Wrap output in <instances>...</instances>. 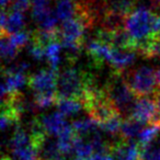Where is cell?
I'll list each match as a JSON object with an SVG mask.
<instances>
[{
  "label": "cell",
  "instance_id": "obj_10",
  "mask_svg": "<svg viewBox=\"0 0 160 160\" xmlns=\"http://www.w3.org/2000/svg\"><path fill=\"white\" fill-rule=\"evenodd\" d=\"M81 0H57L55 13L62 23L77 18L81 14Z\"/></svg>",
  "mask_w": 160,
  "mask_h": 160
},
{
  "label": "cell",
  "instance_id": "obj_34",
  "mask_svg": "<svg viewBox=\"0 0 160 160\" xmlns=\"http://www.w3.org/2000/svg\"><path fill=\"white\" fill-rule=\"evenodd\" d=\"M1 160H16V159H12L11 157H9V156L7 155H3L2 158H1Z\"/></svg>",
  "mask_w": 160,
  "mask_h": 160
},
{
  "label": "cell",
  "instance_id": "obj_28",
  "mask_svg": "<svg viewBox=\"0 0 160 160\" xmlns=\"http://www.w3.org/2000/svg\"><path fill=\"white\" fill-rule=\"evenodd\" d=\"M30 6H32V0H12L11 9L24 12L29 9Z\"/></svg>",
  "mask_w": 160,
  "mask_h": 160
},
{
  "label": "cell",
  "instance_id": "obj_30",
  "mask_svg": "<svg viewBox=\"0 0 160 160\" xmlns=\"http://www.w3.org/2000/svg\"><path fill=\"white\" fill-rule=\"evenodd\" d=\"M156 102H157V111H158V115H157V122H156V125L160 126V94L156 97Z\"/></svg>",
  "mask_w": 160,
  "mask_h": 160
},
{
  "label": "cell",
  "instance_id": "obj_23",
  "mask_svg": "<svg viewBox=\"0 0 160 160\" xmlns=\"http://www.w3.org/2000/svg\"><path fill=\"white\" fill-rule=\"evenodd\" d=\"M122 116L121 115H115L110 120L105 121L104 123L100 124L101 131L105 132V133L110 134L113 136H118L120 137V132H121V126H122Z\"/></svg>",
  "mask_w": 160,
  "mask_h": 160
},
{
  "label": "cell",
  "instance_id": "obj_17",
  "mask_svg": "<svg viewBox=\"0 0 160 160\" xmlns=\"http://www.w3.org/2000/svg\"><path fill=\"white\" fill-rule=\"evenodd\" d=\"M56 107H57V111L64 116H73L83 109L82 102L76 100V99L58 98L57 102H56Z\"/></svg>",
  "mask_w": 160,
  "mask_h": 160
},
{
  "label": "cell",
  "instance_id": "obj_11",
  "mask_svg": "<svg viewBox=\"0 0 160 160\" xmlns=\"http://www.w3.org/2000/svg\"><path fill=\"white\" fill-rule=\"evenodd\" d=\"M135 60V52L125 51L112 47V52L109 57V65L112 67L113 71L124 72L128 66H131Z\"/></svg>",
  "mask_w": 160,
  "mask_h": 160
},
{
  "label": "cell",
  "instance_id": "obj_12",
  "mask_svg": "<svg viewBox=\"0 0 160 160\" xmlns=\"http://www.w3.org/2000/svg\"><path fill=\"white\" fill-rule=\"evenodd\" d=\"M111 52L112 46L104 44L96 38L90 41L87 45V53L96 67H100L103 62H108Z\"/></svg>",
  "mask_w": 160,
  "mask_h": 160
},
{
  "label": "cell",
  "instance_id": "obj_29",
  "mask_svg": "<svg viewBox=\"0 0 160 160\" xmlns=\"http://www.w3.org/2000/svg\"><path fill=\"white\" fill-rule=\"evenodd\" d=\"M89 160H114L111 153H93Z\"/></svg>",
  "mask_w": 160,
  "mask_h": 160
},
{
  "label": "cell",
  "instance_id": "obj_7",
  "mask_svg": "<svg viewBox=\"0 0 160 160\" xmlns=\"http://www.w3.org/2000/svg\"><path fill=\"white\" fill-rule=\"evenodd\" d=\"M110 153L114 160H140L142 149L137 142L124 140L118 138L116 142H111Z\"/></svg>",
  "mask_w": 160,
  "mask_h": 160
},
{
  "label": "cell",
  "instance_id": "obj_27",
  "mask_svg": "<svg viewBox=\"0 0 160 160\" xmlns=\"http://www.w3.org/2000/svg\"><path fill=\"white\" fill-rule=\"evenodd\" d=\"M140 160H160V146L150 145L142 150V159Z\"/></svg>",
  "mask_w": 160,
  "mask_h": 160
},
{
  "label": "cell",
  "instance_id": "obj_35",
  "mask_svg": "<svg viewBox=\"0 0 160 160\" xmlns=\"http://www.w3.org/2000/svg\"><path fill=\"white\" fill-rule=\"evenodd\" d=\"M72 160H89V159H83V158H78V157H75Z\"/></svg>",
  "mask_w": 160,
  "mask_h": 160
},
{
  "label": "cell",
  "instance_id": "obj_2",
  "mask_svg": "<svg viewBox=\"0 0 160 160\" xmlns=\"http://www.w3.org/2000/svg\"><path fill=\"white\" fill-rule=\"evenodd\" d=\"M103 89L118 113L121 116H126V118H129L137 97L126 83L123 72L112 70Z\"/></svg>",
  "mask_w": 160,
  "mask_h": 160
},
{
  "label": "cell",
  "instance_id": "obj_26",
  "mask_svg": "<svg viewBox=\"0 0 160 160\" xmlns=\"http://www.w3.org/2000/svg\"><path fill=\"white\" fill-rule=\"evenodd\" d=\"M45 49H46V47L42 46L41 44L34 42V41H31V45H30V47H29V54L31 55V57L33 58L34 60L42 62L44 58H46Z\"/></svg>",
  "mask_w": 160,
  "mask_h": 160
},
{
  "label": "cell",
  "instance_id": "obj_5",
  "mask_svg": "<svg viewBox=\"0 0 160 160\" xmlns=\"http://www.w3.org/2000/svg\"><path fill=\"white\" fill-rule=\"evenodd\" d=\"M58 75V71L53 69L41 70L30 76L28 86L34 92V94L57 93Z\"/></svg>",
  "mask_w": 160,
  "mask_h": 160
},
{
  "label": "cell",
  "instance_id": "obj_13",
  "mask_svg": "<svg viewBox=\"0 0 160 160\" xmlns=\"http://www.w3.org/2000/svg\"><path fill=\"white\" fill-rule=\"evenodd\" d=\"M135 3L136 0H104L105 14L112 13L126 18L132 11L135 10Z\"/></svg>",
  "mask_w": 160,
  "mask_h": 160
},
{
  "label": "cell",
  "instance_id": "obj_3",
  "mask_svg": "<svg viewBox=\"0 0 160 160\" xmlns=\"http://www.w3.org/2000/svg\"><path fill=\"white\" fill-rule=\"evenodd\" d=\"M125 81L135 93L137 98L144 97H157L160 94V88L158 86L156 70L151 67L142 66L123 72Z\"/></svg>",
  "mask_w": 160,
  "mask_h": 160
},
{
  "label": "cell",
  "instance_id": "obj_19",
  "mask_svg": "<svg viewBox=\"0 0 160 160\" xmlns=\"http://www.w3.org/2000/svg\"><path fill=\"white\" fill-rule=\"evenodd\" d=\"M72 152L75 153V156L78 158L89 159L94 153V150L89 140L86 139V138L79 137V136H76L75 142H73Z\"/></svg>",
  "mask_w": 160,
  "mask_h": 160
},
{
  "label": "cell",
  "instance_id": "obj_31",
  "mask_svg": "<svg viewBox=\"0 0 160 160\" xmlns=\"http://www.w3.org/2000/svg\"><path fill=\"white\" fill-rule=\"evenodd\" d=\"M12 5V0H1L2 10H8V7Z\"/></svg>",
  "mask_w": 160,
  "mask_h": 160
},
{
  "label": "cell",
  "instance_id": "obj_33",
  "mask_svg": "<svg viewBox=\"0 0 160 160\" xmlns=\"http://www.w3.org/2000/svg\"><path fill=\"white\" fill-rule=\"evenodd\" d=\"M151 5L156 8H160V0H150Z\"/></svg>",
  "mask_w": 160,
  "mask_h": 160
},
{
  "label": "cell",
  "instance_id": "obj_36",
  "mask_svg": "<svg viewBox=\"0 0 160 160\" xmlns=\"http://www.w3.org/2000/svg\"><path fill=\"white\" fill-rule=\"evenodd\" d=\"M159 142H160V140H159Z\"/></svg>",
  "mask_w": 160,
  "mask_h": 160
},
{
  "label": "cell",
  "instance_id": "obj_22",
  "mask_svg": "<svg viewBox=\"0 0 160 160\" xmlns=\"http://www.w3.org/2000/svg\"><path fill=\"white\" fill-rule=\"evenodd\" d=\"M19 49L14 46L7 35H1V56L5 62H11L17 57Z\"/></svg>",
  "mask_w": 160,
  "mask_h": 160
},
{
  "label": "cell",
  "instance_id": "obj_6",
  "mask_svg": "<svg viewBox=\"0 0 160 160\" xmlns=\"http://www.w3.org/2000/svg\"><path fill=\"white\" fill-rule=\"evenodd\" d=\"M157 115L158 111L156 99L144 97L137 98L129 118H135L136 121L145 125H156Z\"/></svg>",
  "mask_w": 160,
  "mask_h": 160
},
{
  "label": "cell",
  "instance_id": "obj_16",
  "mask_svg": "<svg viewBox=\"0 0 160 160\" xmlns=\"http://www.w3.org/2000/svg\"><path fill=\"white\" fill-rule=\"evenodd\" d=\"M144 128L145 124L138 122L133 118H127L123 120L120 132V138L124 140H133L135 137H138L140 132Z\"/></svg>",
  "mask_w": 160,
  "mask_h": 160
},
{
  "label": "cell",
  "instance_id": "obj_9",
  "mask_svg": "<svg viewBox=\"0 0 160 160\" xmlns=\"http://www.w3.org/2000/svg\"><path fill=\"white\" fill-rule=\"evenodd\" d=\"M38 121L43 131L48 136H52V137L59 135V133L67 125L65 116L58 111L55 112V113L47 114V115L38 118Z\"/></svg>",
  "mask_w": 160,
  "mask_h": 160
},
{
  "label": "cell",
  "instance_id": "obj_8",
  "mask_svg": "<svg viewBox=\"0 0 160 160\" xmlns=\"http://www.w3.org/2000/svg\"><path fill=\"white\" fill-rule=\"evenodd\" d=\"M25 25L22 11L16 9L2 10L1 13V35L10 36L14 33L23 31Z\"/></svg>",
  "mask_w": 160,
  "mask_h": 160
},
{
  "label": "cell",
  "instance_id": "obj_20",
  "mask_svg": "<svg viewBox=\"0 0 160 160\" xmlns=\"http://www.w3.org/2000/svg\"><path fill=\"white\" fill-rule=\"evenodd\" d=\"M62 44L59 41H55V42L51 43L45 49V55H46V59L48 62L51 69L53 70H57L58 65L60 62V51H62Z\"/></svg>",
  "mask_w": 160,
  "mask_h": 160
},
{
  "label": "cell",
  "instance_id": "obj_4",
  "mask_svg": "<svg viewBox=\"0 0 160 160\" xmlns=\"http://www.w3.org/2000/svg\"><path fill=\"white\" fill-rule=\"evenodd\" d=\"M153 14V11L140 7L132 11L125 18L124 28L135 43V52L138 45L155 38L152 33Z\"/></svg>",
  "mask_w": 160,
  "mask_h": 160
},
{
  "label": "cell",
  "instance_id": "obj_1",
  "mask_svg": "<svg viewBox=\"0 0 160 160\" xmlns=\"http://www.w3.org/2000/svg\"><path fill=\"white\" fill-rule=\"evenodd\" d=\"M92 85H94V79L90 73L70 67L58 75L57 97L82 101L88 89Z\"/></svg>",
  "mask_w": 160,
  "mask_h": 160
},
{
  "label": "cell",
  "instance_id": "obj_14",
  "mask_svg": "<svg viewBox=\"0 0 160 160\" xmlns=\"http://www.w3.org/2000/svg\"><path fill=\"white\" fill-rule=\"evenodd\" d=\"M71 126H72L76 135L82 138H88L93 133H96L97 131L101 129L100 124L97 121H94L93 118H90V116L88 118H81V120L73 121Z\"/></svg>",
  "mask_w": 160,
  "mask_h": 160
},
{
  "label": "cell",
  "instance_id": "obj_25",
  "mask_svg": "<svg viewBox=\"0 0 160 160\" xmlns=\"http://www.w3.org/2000/svg\"><path fill=\"white\" fill-rule=\"evenodd\" d=\"M9 38H10V41H11L12 44H13L18 49H21L29 43V41L31 40L32 35H30L29 32L21 31V32H18V33L12 34V35H10Z\"/></svg>",
  "mask_w": 160,
  "mask_h": 160
},
{
  "label": "cell",
  "instance_id": "obj_24",
  "mask_svg": "<svg viewBox=\"0 0 160 160\" xmlns=\"http://www.w3.org/2000/svg\"><path fill=\"white\" fill-rule=\"evenodd\" d=\"M57 93H44V94H34L33 102L38 109H47L57 102Z\"/></svg>",
  "mask_w": 160,
  "mask_h": 160
},
{
  "label": "cell",
  "instance_id": "obj_15",
  "mask_svg": "<svg viewBox=\"0 0 160 160\" xmlns=\"http://www.w3.org/2000/svg\"><path fill=\"white\" fill-rule=\"evenodd\" d=\"M76 136L77 135H76L72 126L68 124L59 133V135L57 136V144L62 156L69 155L70 152H72L73 142H75Z\"/></svg>",
  "mask_w": 160,
  "mask_h": 160
},
{
  "label": "cell",
  "instance_id": "obj_21",
  "mask_svg": "<svg viewBox=\"0 0 160 160\" xmlns=\"http://www.w3.org/2000/svg\"><path fill=\"white\" fill-rule=\"evenodd\" d=\"M51 12L49 0H32V18L38 24Z\"/></svg>",
  "mask_w": 160,
  "mask_h": 160
},
{
  "label": "cell",
  "instance_id": "obj_18",
  "mask_svg": "<svg viewBox=\"0 0 160 160\" xmlns=\"http://www.w3.org/2000/svg\"><path fill=\"white\" fill-rule=\"evenodd\" d=\"M160 132V126L158 125H148L145 126V128L140 132L137 137V142L139 145L140 149H145L153 144V140L157 138Z\"/></svg>",
  "mask_w": 160,
  "mask_h": 160
},
{
  "label": "cell",
  "instance_id": "obj_32",
  "mask_svg": "<svg viewBox=\"0 0 160 160\" xmlns=\"http://www.w3.org/2000/svg\"><path fill=\"white\" fill-rule=\"evenodd\" d=\"M156 78H157V82H158V86L160 88V67H158L156 69Z\"/></svg>",
  "mask_w": 160,
  "mask_h": 160
}]
</instances>
